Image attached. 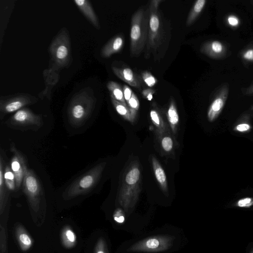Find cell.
Segmentation results:
<instances>
[{
	"label": "cell",
	"instance_id": "cell-1",
	"mask_svg": "<svg viewBox=\"0 0 253 253\" xmlns=\"http://www.w3.org/2000/svg\"><path fill=\"white\" fill-rule=\"evenodd\" d=\"M96 101L93 90L89 87L84 88L75 93L68 107L69 123L74 126H83L92 114Z\"/></svg>",
	"mask_w": 253,
	"mask_h": 253
},
{
	"label": "cell",
	"instance_id": "cell-2",
	"mask_svg": "<svg viewBox=\"0 0 253 253\" xmlns=\"http://www.w3.org/2000/svg\"><path fill=\"white\" fill-rule=\"evenodd\" d=\"M149 9L140 8L132 15L130 31V53L137 57L147 43L148 34Z\"/></svg>",
	"mask_w": 253,
	"mask_h": 253
},
{
	"label": "cell",
	"instance_id": "cell-3",
	"mask_svg": "<svg viewBox=\"0 0 253 253\" xmlns=\"http://www.w3.org/2000/svg\"><path fill=\"white\" fill-rule=\"evenodd\" d=\"M49 50L53 62L50 70L55 71L70 65L72 59L70 40L65 28H62L53 40Z\"/></svg>",
	"mask_w": 253,
	"mask_h": 253
},
{
	"label": "cell",
	"instance_id": "cell-4",
	"mask_svg": "<svg viewBox=\"0 0 253 253\" xmlns=\"http://www.w3.org/2000/svg\"><path fill=\"white\" fill-rule=\"evenodd\" d=\"M105 164H98L77 178L66 189L65 195L73 198L86 194L97 185L101 177Z\"/></svg>",
	"mask_w": 253,
	"mask_h": 253
},
{
	"label": "cell",
	"instance_id": "cell-5",
	"mask_svg": "<svg viewBox=\"0 0 253 253\" xmlns=\"http://www.w3.org/2000/svg\"><path fill=\"white\" fill-rule=\"evenodd\" d=\"M5 124L8 127L22 131L28 129L36 131L43 123L41 115L35 114L28 108H23L11 116Z\"/></svg>",
	"mask_w": 253,
	"mask_h": 253
},
{
	"label": "cell",
	"instance_id": "cell-6",
	"mask_svg": "<svg viewBox=\"0 0 253 253\" xmlns=\"http://www.w3.org/2000/svg\"><path fill=\"white\" fill-rule=\"evenodd\" d=\"M149 9L148 34L145 56L150 57V53L156 51L160 45L163 35L162 21L158 8L150 3Z\"/></svg>",
	"mask_w": 253,
	"mask_h": 253
},
{
	"label": "cell",
	"instance_id": "cell-7",
	"mask_svg": "<svg viewBox=\"0 0 253 253\" xmlns=\"http://www.w3.org/2000/svg\"><path fill=\"white\" fill-rule=\"evenodd\" d=\"M38 100L36 97L27 93H18L1 98L0 120L6 114L16 112L26 106L36 103Z\"/></svg>",
	"mask_w": 253,
	"mask_h": 253
},
{
	"label": "cell",
	"instance_id": "cell-8",
	"mask_svg": "<svg viewBox=\"0 0 253 253\" xmlns=\"http://www.w3.org/2000/svg\"><path fill=\"white\" fill-rule=\"evenodd\" d=\"M22 186L24 193L27 197L32 207L37 209L39 208L42 189L39 178L33 170L28 169Z\"/></svg>",
	"mask_w": 253,
	"mask_h": 253
},
{
	"label": "cell",
	"instance_id": "cell-9",
	"mask_svg": "<svg viewBox=\"0 0 253 253\" xmlns=\"http://www.w3.org/2000/svg\"><path fill=\"white\" fill-rule=\"evenodd\" d=\"M10 150L13 153L10 166L15 176L16 190H19L28 169L27 161L23 154L18 150L13 143H11Z\"/></svg>",
	"mask_w": 253,
	"mask_h": 253
},
{
	"label": "cell",
	"instance_id": "cell-10",
	"mask_svg": "<svg viewBox=\"0 0 253 253\" xmlns=\"http://www.w3.org/2000/svg\"><path fill=\"white\" fill-rule=\"evenodd\" d=\"M169 243L168 238L150 237L138 242L130 248V250L134 252H158L168 248Z\"/></svg>",
	"mask_w": 253,
	"mask_h": 253
},
{
	"label": "cell",
	"instance_id": "cell-11",
	"mask_svg": "<svg viewBox=\"0 0 253 253\" xmlns=\"http://www.w3.org/2000/svg\"><path fill=\"white\" fill-rule=\"evenodd\" d=\"M229 87L224 84L220 87L211 102L208 111V118L210 122H213L221 113L227 100Z\"/></svg>",
	"mask_w": 253,
	"mask_h": 253
},
{
	"label": "cell",
	"instance_id": "cell-12",
	"mask_svg": "<svg viewBox=\"0 0 253 253\" xmlns=\"http://www.w3.org/2000/svg\"><path fill=\"white\" fill-rule=\"evenodd\" d=\"M112 70L117 77L130 86L137 88L138 89H141L142 83L141 76L135 74L129 68H118L112 66Z\"/></svg>",
	"mask_w": 253,
	"mask_h": 253
},
{
	"label": "cell",
	"instance_id": "cell-13",
	"mask_svg": "<svg viewBox=\"0 0 253 253\" xmlns=\"http://www.w3.org/2000/svg\"><path fill=\"white\" fill-rule=\"evenodd\" d=\"M201 52L212 59H218L224 55L226 48L224 44L217 40L207 42L203 44Z\"/></svg>",
	"mask_w": 253,
	"mask_h": 253
},
{
	"label": "cell",
	"instance_id": "cell-14",
	"mask_svg": "<svg viewBox=\"0 0 253 253\" xmlns=\"http://www.w3.org/2000/svg\"><path fill=\"white\" fill-rule=\"evenodd\" d=\"M125 43L124 37L117 35L109 41L101 48V56L103 58H108L115 53L121 51Z\"/></svg>",
	"mask_w": 253,
	"mask_h": 253
},
{
	"label": "cell",
	"instance_id": "cell-15",
	"mask_svg": "<svg viewBox=\"0 0 253 253\" xmlns=\"http://www.w3.org/2000/svg\"><path fill=\"white\" fill-rule=\"evenodd\" d=\"M75 4L86 18V19L96 29H100L98 18L94 11L91 3L88 0H74Z\"/></svg>",
	"mask_w": 253,
	"mask_h": 253
},
{
	"label": "cell",
	"instance_id": "cell-16",
	"mask_svg": "<svg viewBox=\"0 0 253 253\" xmlns=\"http://www.w3.org/2000/svg\"><path fill=\"white\" fill-rule=\"evenodd\" d=\"M206 2V0H198L195 2L187 16L186 26H190L195 22L204 9Z\"/></svg>",
	"mask_w": 253,
	"mask_h": 253
},
{
	"label": "cell",
	"instance_id": "cell-17",
	"mask_svg": "<svg viewBox=\"0 0 253 253\" xmlns=\"http://www.w3.org/2000/svg\"><path fill=\"white\" fill-rule=\"evenodd\" d=\"M107 87L110 93L111 98L126 106V101L124 96L123 87L120 84L114 81H109L107 84Z\"/></svg>",
	"mask_w": 253,
	"mask_h": 253
},
{
	"label": "cell",
	"instance_id": "cell-18",
	"mask_svg": "<svg viewBox=\"0 0 253 253\" xmlns=\"http://www.w3.org/2000/svg\"><path fill=\"white\" fill-rule=\"evenodd\" d=\"M155 177L164 191L168 189L167 177L165 171L157 161L153 158L152 160Z\"/></svg>",
	"mask_w": 253,
	"mask_h": 253
},
{
	"label": "cell",
	"instance_id": "cell-19",
	"mask_svg": "<svg viewBox=\"0 0 253 253\" xmlns=\"http://www.w3.org/2000/svg\"><path fill=\"white\" fill-rule=\"evenodd\" d=\"M62 240L64 246L67 248L73 247L76 242V236L69 227H65L62 232Z\"/></svg>",
	"mask_w": 253,
	"mask_h": 253
},
{
	"label": "cell",
	"instance_id": "cell-20",
	"mask_svg": "<svg viewBox=\"0 0 253 253\" xmlns=\"http://www.w3.org/2000/svg\"><path fill=\"white\" fill-rule=\"evenodd\" d=\"M4 179L5 185L10 191L16 190L15 176L11 169L10 165H6L5 167Z\"/></svg>",
	"mask_w": 253,
	"mask_h": 253
},
{
	"label": "cell",
	"instance_id": "cell-21",
	"mask_svg": "<svg viewBox=\"0 0 253 253\" xmlns=\"http://www.w3.org/2000/svg\"><path fill=\"white\" fill-rule=\"evenodd\" d=\"M111 100L116 111L120 115L129 120L135 114L129 108H128L126 105L116 100L113 98L111 97Z\"/></svg>",
	"mask_w": 253,
	"mask_h": 253
},
{
	"label": "cell",
	"instance_id": "cell-22",
	"mask_svg": "<svg viewBox=\"0 0 253 253\" xmlns=\"http://www.w3.org/2000/svg\"><path fill=\"white\" fill-rule=\"evenodd\" d=\"M168 118L171 126H174L178 124L179 121V116L175 102L173 99H170L169 105L168 110Z\"/></svg>",
	"mask_w": 253,
	"mask_h": 253
},
{
	"label": "cell",
	"instance_id": "cell-23",
	"mask_svg": "<svg viewBox=\"0 0 253 253\" xmlns=\"http://www.w3.org/2000/svg\"><path fill=\"white\" fill-rule=\"evenodd\" d=\"M17 238L20 245L23 251L28 250L32 245V240L29 235L23 230H19Z\"/></svg>",
	"mask_w": 253,
	"mask_h": 253
},
{
	"label": "cell",
	"instance_id": "cell-24",
	"mask_svg": "<svg viewBox=\"0 0 253 253\" xmlns=\"http://www.w3.org/2000/svg\"><path fill=\"white\" fill-rule=\"evenodd\" d=\"M140 171L137 167L131 169L126 175L125 181L128 185L136 184L140 178Z\"/></svg>",
	"mask_w": 253,
	"mask_h": 253
},
{
	"label": "cell",
	"instance_id": "cell-25",
	"mask_svg": "<svg viewBox=\"0 0 253 253\" xmlns=\"http://www.w3.org/2000/svg\"><path fill=\"white\" fill-rule=\"evenodd\" d=\"M141 77L145 84L150 87L154 86L157 83V79L149 71H143Z\"/></svg>",
	"mask_w": 253,
	"mask_h": 253
},
{
	"label": "cell",
	"instance_id": "cell-26",
	"mask_svg": "<svg viewBox=\"0 0 253 253\" xmlns=\"http://www.w3.org/2000/svg\"><path fill=\"white\" fill-rule=\"evenodd\" d=\"M234 206L241 208H250L253 206V198H241L235 203Z\"/></svg>",
	"mask_w": 253,
	"mask_h": 253
},
{
	"label": "cell",
	"instance_id": "cell-27",
	"mask_svg": "<svg viewBox=\"0 0 253 253\" xmlns=\"http://www.w3.org/2000/svg\"><path fill=\"white\" fill-rule=\"evenodd\" d=\"M129 108L134 113L138 110L139 107V101L137 96L133 92L130 99L127 103Z\"/></svg>",
	"mask_w": 253,
	"mask_h": 253
},
{
	"label": "cell",
	"instance_id": "cell-28",
	"mask_svg": "<svg viewBox=\"0 0 253 253\" xmlns=\"http://www.w3.org/2000/svg\"><path fill=\"white\" fill-rule=\"evenodd\" d=\"M162 146L164 150L166 152L171 151L173 147V141L169 136L164 137L162 140Z\"/></svg>",
	"mask_w": 253,
	"mask_h": 253
},
{
	"label": "cell",
	"instance_id": "cell-29",
	"mask_svg": "<svg viewBox=\"0 0 253 253\" xmlns=\"http://www.w3.org/2000/svg\"><path fill=\"white\" fill-rule=\"evenodd\" d=\"M251 129V126L245 123L239 124L236 125L233 128L235 131L242 133L249 132Z\"/></svg>",
	"mask_w": 253,
	"mask_h": 253
},
{
	"label": "cell",
	"instance_id": "cell-30",
	"mask_svg": "<svg viewBox=\"0 0 253 253\" xmlns=\"http://www.w3.org/2000/svg\"><path fill=\"white\" fill-rule=\"evenodd\" d=\"M227 22L232 27H237L240 24L239 19L234 15H230L227 17Z\"/></svg>",
	"mask_w": 253,
	"mask_h": 253
},
{
	"label": "cell",
	"instance_id": "cell-31",
	"mask_svg": "<svg viewBox=\"0 0 253 253\" xmlns=\"http://www.w3.org/2000/svg\"><path fill=\"white\" fill-rule=\"evenodd\" d=\"M113 217L114 220L119 224L124 223L125 220L124 214L120 209H118L115 211Z\"/></svg>",
	"mask_w": 253,
	"mask_h": 253
},
{
	"label": "cell",
	"instance_id": "cell-32",
	"mask_svg": "<svg viewBox=\"0 0 253 253\" xmlns=\"http://www.w3.org/2000/svg\"><path fill=\"white\" fill-rule=\"evenodd\" d=\"M243 58L248 61H253V48H250L244 51L242 54Z\"/></svg>",
	"mask_w": 253,
	"mask_h": 253
},
{
	"label": "cell",
	"instance_id": "cell-33",
	"mask_svg": "<svg viewBox=\"0 0 253 253\" xmlns=\"http://www.w3.org/2000/svg\"><path fill=\"white\" fill-rule=\"evenodd\" d=\"M95 253H106L105 243L102 239H100L96 244Z\"/></svg>",
	"mask_w": 253,
	"mask_h": 253
},
{
	"label": "cell",
	"instance_id": "cell-34",
	"mask_svg": "<svg viewBox=\"0 0 253 253\" xmlns=\"http://www.w3.org/2000/svg\"><path fill=\"white\" fill-rule=\"evenodd\" d=\"M123 89L125 99L126 102L127 103L130 99L133 92L132 91L131 89L126 85L123 86Z\"/></svg>",
	"mask_w": 253,
	"mask_h": 253
},
{
	"label": "cell",
	"instance_id": "cell-35",
	"mask_svg": "<svg viewBox=\"0 0 253 253\" xmlns=\"http://www.w3.org/2000/svg\"><path fill=\"white\" fill-rule=\"evenodd\" d=\"M151 119L153 122L157 126H160L161 119L158 112L155 110H151L150 113Z\"/></svg>",
	"mask_w": 253,
	"mask_h": 253
},
{
	"label": "cell",
	"instance_id": "cell-36",
	"mask_svg": "<svg viewBox=\"0 0 253 253\" xmlns=\"http://www.w3.org/2000/svg\"><path fill=\"white\" fill-rule=\"evenodd\" d=\"M156 92L154 89L152 88H146L142 91V94L145 98L148 100H151L153 98V94Z\"/></svg>",
	"mask_w": 253,
	"mask_h": 253
},
{
	"label": "cell",
	"instance_id": "cell-37",
	"mask_svg": "<svg viewBox=\"0 0 253 253\" xmlns=\"http://www.w3.org/2000/svg\"><path fill=\"white\" fill-rule=\"evenodd\" d=\"M244 94L248 95L253 94V84L245 89L244 91Z\"/></svg>",
	"mask_w": 253,
	"mask_h": 253
},
{
	"label": "cell",
	"instance_id": "cell-38",
	"mask_svg": "<svg viewBox=\"0 0 253 253\" xmlns=\"http://www.w3.org/2000/svg\"><path fill=\"white\" fill-rule=\"evenodd\" d=\"M250 253H253V248L251 250Z\"/></svg>",
	"mask_w": 253,
	"mask_h": 253
}]
</instances>
